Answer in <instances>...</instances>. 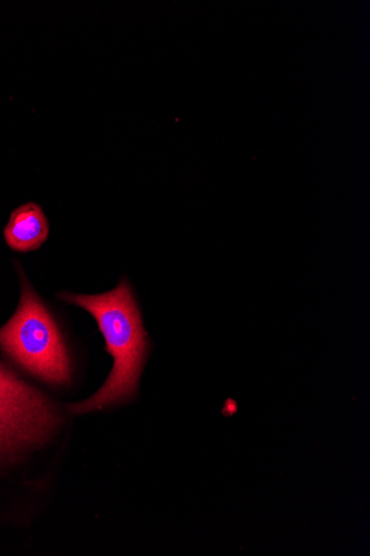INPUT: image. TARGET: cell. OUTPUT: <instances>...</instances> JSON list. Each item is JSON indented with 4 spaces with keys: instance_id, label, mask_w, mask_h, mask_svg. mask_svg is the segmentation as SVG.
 <instances>
[{
    "instance_id": "1",
    "label": "cell",
    "mask_w": 370,
    "mask_h": 556,
    "mask_svg": "<svg viewBox=\"0 0 370 556\" xmlns=\"http://www.w3.org/2000/svg\"><path fill=\"white\" fill-rule=\"evenodd\" d=\"M60 298L88 312L97 321L114 359L107 381L91 397L72 404L74 415L115 406L135 397L150 349L138 303L127 280L101 294L63 292Z\"/></svg>"
},
{
    "instance_id": "2",
    "label": "cell",
    "mask_w": 370,
    "mask_h": 556,
    "mask_svg": "<svg viewBox=\"0 0 370 556\" xmlns=\"http://www.w3.org/2000/svg\"><path fill=\"white\" fill-rule=\"evenodd\" d=\"M0 349L47 383L67 384L72 379L71 358L63 334L26 279L15 315L0 328Z\"/></svg>"
},
{
    "instance_id": "3",
    "label": "cell",
    "mask_w": 370,
    "mask_h": 556,
    "mask_svg": "<svg viewBox=\"0 0 370 556\" xmlns=\"http://www.w3.org/2000/svg\"><path fill=\"white\" fill-rule=\"evenodd\" d=\"M56 424L50 400L0 362V458L41 442Z\"/></svg>"
},
{
    "instance_id": "4",
    "label": "cell",
    "mask_w": 370,
    "mask_h": 556,
    "mask_svg": "<svg viewBox=\"0 0 370 556\" xmlns=\"http://www.w3.org/2000/svg\"><path fill=\"white\" fill-rule=\"evenodd\" d=\"M4 233L13 250L28 252L44 243L49 224L41 207L35 202H28L13 212Z\"/></svg>"
}]
</instances>
